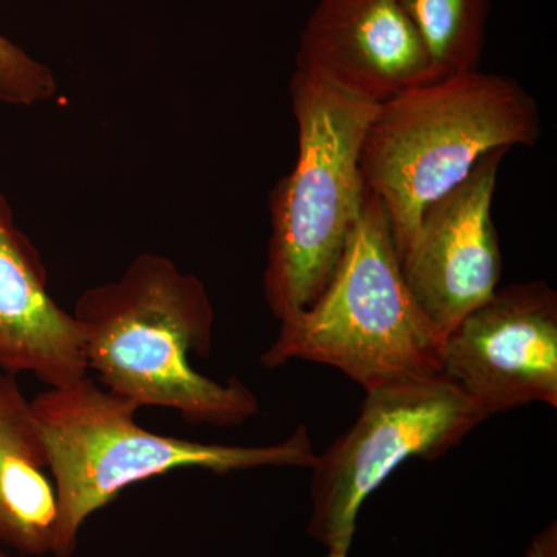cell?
<instances>
[{"instance_id":"cell-13","label":"cell","mask_w":557,"mask_h":557,"mask_svg":"<svg viewBox=\"0 0 557 557\" xmlns=\"http://www.w3.org/2000/svg\"><path fill=\"white\" fill-rule=\"evenodd\" d=\"M528 557H556V527H549L547 531L534 539Z\"/></svg>"},{"instance_id":"cell-1","label":"cell","mask_w":557,"mask_h":557,"mask_svg":"<svg viewBox=\"0 0 557 557\" xmlns=\"http://www.w3.org/2000/svg\"><path fill=\"white\" fill-rule=\"evenodd\" d=\"M73 317L87 369L139 409H172L186 423L215 428L258 416L259 399L240 380L219 383L190 366V355L211 354L214 307L203 282L166 256H137L115 281L87 288Z\"/></svg>"},{"instance_id":"cell-11","label":"cell","mask_w":557,"mask_h":557,"mask_svg":"<svg viewBox=\"0 0 557 557\" xmlns=\"http://www.w3.org/2000/svg\"><path fill=\"white\" fill-rule=\"evenodd\" d=\"M426 47L437 78L479 70L491 0H399Z\"/></svg>"},{"instance_id":"cell-12","label":"cell","mask_w":557,"mask_h":557,"mask_svg":"<svg viewBox=\"0 0 557 557\" xmlns=\"http://www.w3.org/2000/svg\"><path fill=\"white\" fill-rule=\"evenodd\" d=\"M58 91L54 73L0 33V104L33 108Z\"/></svg>"},{"instance_id":"cell-14","label":"cell","mask_w":557,"mask_h":557,"mask_svg":"<svg viewBox=\"0 0 557 557\" xmlns=\"http://www.w3.org/2000/svg\"><path fill=\"white\" fill-rule=\"evenodd\" d=\"M24 397L16 380L10 373L0 372V406L9 405L14 399Z\"/></svg>"},{"instance_id":"cell-4","label":"cell","mask_w":557,"mask_h":557,"mask_svg":"<svg viewBox=\"0 0 557 557\" xmlns=\"http://www.w3.org/2000/svg\"><path fill=\"white\" fill-rule=\"evenodd\" d=\"M289 98L298 157L270 193L263 271V295L277 321L313 306L338 270L364 199L359 159L379 106L300 67Z\"/></svg>"},{"instance_id":"cell-10","label":"cell","mask_w":557,"mask_h":557,"mask_svg":"<svg viewBox=\"0 0 557 557\" xmlns=\"http://www.w3.org/2000/svg\"><path fill=\"white\" fill-rule=\"evenodd\" d=\"M0 370L50 387L87 375L83 330L47 292V270L0 190Z\"/></svg>"},{"instance_id":"cell-8","label":"cell","mask_w":557,"mask_h":557,"mask_svg":"<svg viewBox=\"0 0 557 557\" xmlns=\"http://www.w3.org/2000/svg\"><path fill=\"white\" fill-rule=\"evenodd\" d=\"M507 149L486 153L469 177L424 211L408 255L406 284L438 338L498 288L504 260L493 200Z\"/></svg>"},{"instance_id":"cell-5","label":"cell","mask_w":557,"mask_h":557,"mask_svg":"<svg viewBox=\"0 0 557 557\" xmlns=\"http://www.w3.org/2000/svg\"><path fill=\"white\" fill-rule=\"evenodd\" d=\"M281 322L265 368L292 359L346 373L364 391L442 373L443 341L406 284L381 201L364 188L343 259L317 302Z\"/></svg>"},{"instance_id":"cell-3","label":"cell","mask_w":557,"mask_h":557,"mask_svg":"<svg viewBox=\"0 0 557 557\" xmlns=\"http://www.w3.org/2000/svg\"><path fill=\"white\" fill-rule=\"evenodd\" d=\"M47 468L57 494L51 555L72 557L84 522L119 497L124 487L180 468L214 474L269 467H313L317 460L304 424L284 442L267 446L212 445L168 437L139 426L129 399L84 376L50 387L30 401Z\"/></svg>"},{"instance_id":"cell-9","label":"cell","mask_w":557,"mask_h":557,"mask_svg":"<svg viewBox=\"0 0 557 557\" xmlns=\"http://www.w3.org/2000/svg\"><path fill=\"white\" fill-rule=\"evenodd\" d=\"M296 67L373 104L438 79L399 0H319Z\"/></svg>"},{"instance_id":"cell-6","label":"cell","mask_w":557,"mask_h":557,"mask_svg":"<svg viewBox=\"0 0 557 557\" xmlns=\"http://www.w3.org/2000/svg\"><path fill=\"white\" fill-rule=\"evenodd\" d=\"M486 418L443 373L366 391L357 421L311 467L310 536L348 552L359 508L399 465L445 456Z\"/></svg>"},{"instance_id":"cell-2","label":"cell","mask_w":557,"mask_h":557,"mask_svg":"<svg viewBox=\"0 0 557 557\" xmlns=\"http://www.w3.org/2000/svg\"><path fill=\"white\" fill-rule=\"evenodd\" d=\"M541 110L518 81L480 70L446 76L376 106L362 139V183L383 205L399 262L434 201L486 153L536 145Z\"/></svg>"},{"instance_id":"cell-7","label":"cell","mask_w":557,"mask_h":557,"mask_svg":"<svg viewBox=\"0 0 557 557\" xmlns=\"http://www.w3.org/2000/svg\"><path fill=\"white\" fill-rule=\"evenodd\" d=\"M442 373L487 418L530 403L557 408V293L497 288L443 343Z\"/></svg>"},{"instance_id":"cell-16","label":"cell","mask_w":557,"mask_h":557,"mask_svg":"<svg viewBox=\"0 0 557 557\" xmlns=\"http://www.w3.org/2000/svg\"><path fill=\"white\" fill-rule=\"evenodd\" d=\"M0 557H10L9 552H7L2 544H0Z\"/></svg>"},{"instance_id":"cell-15","label":"cell","mask_w":557,"mask_h":557,"mask_svg":"<svg viewBox=\"0 0 557 557\" xmlns=\"http://www.w3.org/2000/svg\"><path fill=\"white\" fill-rule=\"evenodd\" d=\"M348 552H343V549H329V555L325 557H347Z\"/></svg>"}]
</instances>
